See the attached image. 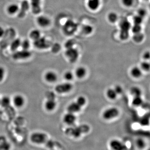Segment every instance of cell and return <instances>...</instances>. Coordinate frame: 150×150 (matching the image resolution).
Segmentation results:
<instances>
[{
	"label": "cell",
	"instance_id": "30bf717a",
	"mask_svg": "<svg viewBox=\"0 0 150 150\" xmlns=\"http://www.w3.org/2000/svg\"><path fill=\"white\" fill-rule=\"evenodd\" d=\"M76 120V117L74 113L68 112L63 117L64 123L69 126H72Z\"/></svg>",
	"mask_w": 150,
	"mask_h": 150
},
{
	"label": "cell",
	"instance_id": "ab89813d",
	"mask_svg": "<svg viewBox=\"0 0 150 150\" xmlns=\"http://www.w3.org/2000/svg\"><path fill=\"white\" fill-rule=\"evenodd\" d=\"M129 31L121 30L120 37L122 40H126L129 38Z\"/></svg>",
	"mask_w": 150,
	"mask_h": 150
},
{
	"label": "cell",
	"instance_id": "277c9868",
	"mask_svg": "<svg viewBox=\"0 0 150 150\" xmlns=\"http://www.w3.org/2000/svg\"><path fill=\"white\" fill-rule=\"evenodd\" d=\"M77 25L71 20H69L65 23L63 27V31L65 34L71 35L74 33L77 29Z\"/></svg>",
	"mask_w": 150,
	"mask_h": 150
},
{
	"label": "cell",
	"instance_id": "cb8c5ba5",
	"mask_svg": "<svg viewBox=\"0 0 150 150\" xmlns=\"http://www.w3.org/2000/svg\"><path fill=\"white\" fill-rule=\"evenodd\" d=\"M120 28L121 30L129 31L131 28V25L130 23L127 20H123L120 23Z\"/></svg>",
	"mask_w": 150,
	"mask_h": 150
},
{
	"label": "cell",
	"instance_id": "6da1fadb",
	"mask_svg": "<svg viewBox=\"0 0 150 150\" xmlns=\"http://www.w3.org/2000/svg\"><path fill=\"white\" fill-rule=\"evenodd\" d=\"M89 127L86 125H82L76 128H70L67 131V134L72 136L74 137L78 138L81 137L83 133H86L89 131Z\"/></svg>",
	"mask_w": 150,
	"mask_h": 150
},
{
	"label": "cell",
	"instance_id": "d6a6232c",
	"mask_svg": "<svg viewBox=\"0 0 150 150\" xmlns=\"http://www.w3.org/2000/svg\"><path fill=\"white\" fill-rule=\"evenodd\" d=\"M142 29V28L141 25L134 24V25L131 28V30L134 34L141 32Z\"/></svg>",
	"mask_w": 150,
	"mask_h": 150
},
{
	"label": "cell",
	"instance_id": "60d3db41",
	"mask_svg": "<svg viewBox=\"0 0 150 150\" xmlns=\"http://www.w3.org/2000/svg\"><path fill=\"white\" fill-rule=\"evenodd\" d=\"M123 5L128 7H130L133 5L134 3V0H121Z\"/></svg>",
	"mask_w": 150,
	"mask_h": 150
},
{
	"label": "cell",
	"instance_id": "5bb4252c",
	"mask_svg": "<svg viewBox=\"0 0 150 150\" xmlns=\"http://www.w3.org/2000/svg\"><path fill=\"white\" fill-rule=\"evenodd\" d=\"M13 103L15 106L17 108H20L22 107L25 103L24 97L20 95H17L14 97Z\"/></svg>",
	"mask_w": 150,
	"mask_h": 150
},
{
	"label": "cell",
	"instance_id": "2e32d148",
	"mask_svg": "<svg viewBox=\"0 0 150 150\" xmlns=\"http://www.w3.org/2000/svg\"><path fill=\"white\" fill-rule=\"evenodd\" d=\"M38 23L40 26L42 27H46L48 26L50 24V20L46 16H40L37 18Z\"/></svg>",
	"mask_w": 150,
	"mask_h": 150
},
{
	"label": "cell",
	"instance_id": "3957f363",
	"mask_svg": "<svg viewBox=\"0 0 150 150\" xmlns=\"http://www.w3.org/2000/svg\"><path fill=\"white\" fill-rule=\"evenodd\" d=\"M119 110L117 108H109L104 110L102 114L103 118L105 120H110L116 118L119 114Z\"/></svg>",
	"mask_w": 150,
	"mask_h": 150
},
{
	"label": "cell",
	"instance_id": "8fae6325",
	"mask_svg": "<svg viewBox=\"0 0 150 150\" xmlns=\"http://www.w3.org/2000/svg\"><path fill=\"white\" fill-rule=\"evenodd\" d=\"M29 4L27 0H24L22 2L21 8L19 10L18 17L19 18H23L25 16L26 12L29 8Z\"/></svg>",
	"mask_w": 150,
	"mask_h": 150
},
{
	"label": "cell",
	"instance_id": "7bdbcfd3",
	"mask_svg": "<svg viewBox=\"0 0 150 150\" xmlns=\"http://www.w3.org/2000/svg\"><path fill=\"white\" fill-rule=\"evenodd\" d=\"M61 49V46L58 43H55L52 46V51L54 53H56L59 51Z\"/></svg>",
	"mask_w": 150,
	"mask_h": 150
},
{
	"label": "cell",
	"instance_id": "836d02e7",
	"mask_svg": "<svg viewBox=\"0 0 150 150\" xmlns=\"http://www.w3.org/2000/svg\"><path fill=\"white\" fill-rule=\"evenodd\" d=\"M64 78L65 80L67 81H71L74 78V75L70 71L66 72L64 74Z\"/></svg>",
	"mask_w": 150,
	"mask_h": 150
},
{
	"label": "cell",
	"instance_id": "484cf974",
	"mask_svg": "<svg viewBox=\"0 0 150 150\" xmlns=\"http://www.w3.org/2000/svg\"><path fill=\"white\" fill-rule=\"evenodd\" d=\"M130 93L134 96H142V90L138 87L134 86L131 88L130 90Z\"/></svg>",
	"mask_w": 150,
	"mask_h": 150
},
{
	"label": "cell",
	"instance_id": "f35d334b",
	"mask_svg": "<svg viewBox=\"0 0 150 150\" xmlns=\"http://www.w3.org/2000/svg\"><path fill=\"white\" fill-rule=\"evenodd\" d=\"M141 69L145 71H149L150 68V65L149 62H142L141 65Z\"/></svg>",
	"mask_w": 150,
	"mask_h": 150
},
{
	"label": "cell",
	"instance_id": "9a60e30c",
	"mask_svg": "<svg viewBox=\"0 0 150 150\" xmlns=\"http://www.w3.org/2000/svg\"><path fill=\"white\" fill-rule=\"evenodd\" d=\"M81 108L76 102H74L71 103L68 105L67 110L68 112L75 114L76 112H79L81 109Z\"/></svg>",
	"mask_w": 150,
	"mask_h": 150
},
{
	"label": "cell",
	"instance_id": "f907efd6",
	"mask_svg": "<svg viewBox=\"0 0 150 150\" xmlns=\"http://www.w3.org/2000/svg\"><path fill=\"white\" fill-rule=\"evenodd\" d=\"M0 101H1V99H0Z\"/></svg>",
	"mask_w": 150,
	"mask_h": 150
},
{
	"label": "cell",
	"instance_id": "83f0119b",
	"mask_svg": "<svg viewBox=\"0 0 150 150\" xmlns=\"http://www.w3.org/2000/svg\"><path fill=\"white\" fill-rule=\"evenodd\" d=\"M11 103V99L8 96L3 97L0 101V104L4 107H6Z\"/></svg>",
	"mask_w": 150,
	"mask_h": 150
},
{
	"label": "cell",
	"instance_id": "7dc6e473",
	"mask_svg": "<svg viewBox=\"0 0 150 150\" xmlns=\"http://www.w3.org/2000/svg\"><path fill=\"white\" fill-rule=\"evenodd\" d=\"M150 57V53L149 51H146V52H145L144 54V55H143V58L146 60H148V59H149Z\"/></svg>",
	"mask_w": 150,
	"mask_h": 150
},
{
	"label": "cell",
	"instance_id": "1f68e13d",
	"mask_svg": "<svg viewBox=\"0 0 150 150\" xmlns=\"http://www.w3.org/2000/svg\"><path fill=\"white\" fill-rule=\"evenodd\" d=\"M76 102L82 107L86 103V99L84 96H79L77 98L76 101Z\"/></svg>",
	"mask_w": 150,
	"mask_h": 150
},
{
	"label": "cell",
	"instance_id": "e575fe53",
	"mask_svg": "<svg viewBox=\"0 0 150 150\" xmlns=\"http://www.w3.org/2000/svg\"><path fill=\"white\" fill-rule=\"evenodd\" d=\"M136 144L137 147L140 149H144L146 146V143L144 140L142 139H137L136 142Z\"/></svg>",
	"mask_w": 150,
	"mask_h": 150
},
{
	"label": "cell",
	"instance_id": "7c38bea8",
	"mask_svg": "<svg viewBox=\"0 0 150 150\" xmlns=\"http://www.w3.org/2000/svg\"><path fill=\"white\" fill-rule=\"evenodd\" d=\"M32 12L38 14L41 11V0H30Z\"/></svg>",
	"mask_w": 150,
	"mask_h": 150
},
{
	"label": "cell",
	"instance_id": "4dcf8cb0",
	"mask_svg": "<svg viewBox=\"0 0 150 150\" xmlns=\"http://www.w3.org/2000/svg\"><path fill=\"white\" fill-rule=\"evenodd\" d=\"M118 17L117 14L114 12H111L108 14V21L111 23H114L117 21Z\"/></svg>",
	"mask_w": 150,
	"mask_h": 150
},
{
	"label": "cell",
	"instance_id": "5b68a950",
	"mask_svg": "<svg viewBox=\"0 0 150 150\" xmlns=\"http://www.w3.org/2000/svg\"><path fill=\"white\" fill-rule=\"evenodd\" d=\"M33 44L35 48L40 49H46L50 47L51 45V42L43 37H40L34 40Z\"/></svg>",
	"mask_w": 150,
	"mask_h": 150
},
{
	"label": "cell",
	"instance_id": "f1b7e54d",
	"mask_svg": "<svg viewBox=\"0 0 150 150\" xmlns=\"http://www.w3.org/2000/svg\"><path fill=\"white\" fill-rule=\"evenodd\" d=\"M30 37L33 40H35L40 37V33L38 30H33L30 33Z\"/></svg>",
	"mask_w": 150,
	"mask_h": 150
},
{
	"label": "cell",
	"instance_id": "74e56055",
	"mask_svg": "<svg viewBox=\"0 0 150 150\" xmlns=\"http://www.w3.org/2000/svg\"><path fill=\"white\" fill-rule=\"evenodd\" d=\"M30 46V43L29 40L27 39H25L21 42V46L23 50H28Z\"/></svg>",
	"mask_w": 150,
	"mask_h": 150
},
{
	"label": "cell",
	"instance_id": "f6af8a7d",
	"mask_svg": "<svg viewBox=\"0 0 150 150\" xmlns=\"http://www.w3.org/2000/svg\"><path fill=\"white\" fill-rule=\"evenodd\" d=\"M115 90V92L117 94V95L121 94L122 93L123 91V88L120 85H117L115 86L114 88H113Z\"/></svg>",
	"mask_w": 150,
	"mask_h": 150
},
{
	"label": "cell",
	"instance_id": "9c48e42d",
	"mask_svg": "<svg viewBox=\"0 0 150 150\" xmlns=\"http://www.w3.org/2000/svg\"><path fill=\"white\" fill-rule=\"evenodd\" d=\"M110 147L112 150H126V146L121 141L117 139H112L109 143Z\"/></svg>",
	"mask_w": 150,
	"mask_h": 150
},
{
	"label": "cell",
	"instance_id": "44dd1931",
	"mask_svg": "<svg viewBox=\"0 0 150 150\" xmlns=\"http://www.w3.org/2000/svg\"><path fill=\"white\" fill-rule=\"evenodd\" d=\"M131 74L133 77L138 79L142 76V69L138 67H134L131 70Z\"/></svg>",
	"mask_w": 150,
	"mask_h": 150
},
{
	"label": "cell",
	"instance_id": "d4e9b609",
	"mask_svg": "<svg viewBox=\"0 0 150 150\" xmlns=\"http://www.w3.org/2000/svg\"><path fill=\"white\" fill-rule=\"evenodd\" d=\"M117 94L113 88H109L106 91V96L109 99L115 100L117 98Z\"/></svg>",
	"mask_w": 150,
	"mask_h": 150
},
{
	"label": "cell",
	"instance_id": "4316f807",
	"mask_svg": "<svg viewBox=\"0 0 150 150\" xmlns=\"http://www.w3.org/2000/svg\"><path fill=\"white\" fill-rule=\"evenodd\" d=\"M143 103V100L141 96H134L132 104L135 106H139Z\"/></svg>",
	"mask_w": 150,
	"mask_h": 150
},
{
	"label": "cell",
	"instance_id": "7a4b0ae2",
	"mask_svg": "<svg viewBox=\"0 0 150 150\" xmlns=\"http://www.w3.org/2000/svg\"><path fill=\"white\" fill-rule=\"evenodd\" d=\"M30 139L31 142L35 144H42L47 141V135L42 132H35L31 134Z\"/></svg>",
	"mask_w": 150,
	"mask_h": 150
},
{
	"label": "cell",
	"instance_id": "8d00e7d4",
	"mask_svg": "<svg viewBox=\"0 0 150 150\" xmlns=\"http://www.w3.org/2000/svg\"><path fill=\"white\" fill-rule=\"evenodd\" d=\"M143 18L139 16H135L133 18V22H134V24L141 25L143 21Z\"/></svg>",
	"mask_w": 150,
	"mask_h": 150
},
{
	"label": "cell",
	"instance_id": "ba28073f",
	"mask_svg": "<svg viewBox=\"0 0 150 150\" xmlns=\"http://www.w3.org/2000/svg\"><path fill=\"white\" fill-rule=\"evenodd\" d=\"M65 55L71 63H74L79 58V53L76 48H71L67 49L65 52Z\"/></svg>",
	"mask_w": 150,
	"mask_h": 150
},
{
	"label": "cell",
	"instance_id": "d590c367",
	"mask_svg": "<svg viewBox=\"0 0 150 150\" xmlns=\"http://www.w3.org/2000/svg\"><path fill=\"white\" fill-rule=\"evenodd\" d=\"M93 28L89 25H84L82 28V30L84 34H89L93 31Z\"/></svg>",
	"mask_w": 150,
	"mask_h": 150
},
{
	"label": "cell",
	"instance_id": "603a6c76",
	"mask_svg": "<svg viewBox=\"0 0 150 150\" xmlns=\"http://www.w3.org/2000/svg\"><path fill=\"white\" fill-rule=\"evenodd\" d=\"M19 8L18 6L16 4H12L8 6L7 11L10 14H14L18 11Z\"/></svg>",
	"mask_w": 150,
	"mask_h": 150
},
{
	"label": "cell",
	"instance_id": "d6986e66",
	"mask_svg": "<svg viewBox=\"0 0 150 150\" xmlns=\"http://www.w3.org/2000/svg\"><path fill=\"white\" fill-rule=\"evenodd\" d=\"M87 71L85 67H79L77 68L75 71V74L79 79H83L86 74Z\"/></svg>",
	"mask_w": 150,
	"mask_h": 150
},
{
	"label": "cell",
	"instance_id": "681fc988",
	"mask_svg": "<svg viewBox=\"0 0 150 150\" xmlns=\"http://www.w3.org/2000/svg\"><path fill=\"white\" fill-rule=\"evenodd\" d=\"M146 1H148V0H146Z\"/></svg>",
	"mask_w": 150,
	"mask_h": 150
},
{
	"label": "cell",
	"instance_id": "c3c4849f",
	"mask_svg": "<svg viewBox=\"0 0 150 150\" xmlns=\"http://www.w3.org/2000/svg\"><path fill=\"white\" fill-rule=\"evenodd\" d=\"M5 32V31L4 28L0 26V38L3 37L4 34Z\"/></svg>",
	"mask_w": 150,
	"mask_h": 150
},
{
	"label": "cell",
	"instance_id": "b9f144b4",
	"mask_svg": "<svg viewBox=\"0 0 150 150\" xmlns=\"http://www.w3.org/2000/svg\"><path fill=\"white\" fill-rule=\"evenodd\" d=\"M75 43L74 40H69L66 42L65 43V48L68 49L74 47V45Z\"/></svg>",
	"mask_w": 150,
	"mask_h": 150
},
{
	"label": "cell",
	"instance_id": "8992f818",
	"mask_svg": "<svg viewBox=\"0 0 150 150\" xmlns=\"http://www.w3.org/2000/svg\"><path fill=\"white\" fill-rule=\"evenodd\" d=\"M72 88V85L69 83L67 82L57 85L55 87V90L57 93L64 94L69 92Z\"/></svg>",
	"mask_w": 150,
	"mask_h": 150
},
{
	"label": "cell",
	"instance_id": "e0dca14e",
	"mask_svg": "<svg viewBox=\"0 0 150 150\" xmlns=\"http://www.w3.org/2000/svg\"><path fill=\"white\" fill-rule=\"evenodd\" d=\"M56 106V103L54 98H50L45 102V108L47 111H53L55 109Z\"/></svg>",
	"mask_w": 150,
	"mask_h": 150
},
{
	"label": "cell",
	"instance_id": "4fadbf2b",
	"mask_svg": "<svg viewBox=\"0 0 150 150\" xmlns=\"http://www.w3.org/2000/svg\"><path fill=\"white\" fill-rule=\"evenodd\" d=\"M44 79L46 81L50 83L56 82L58 80V76L56 73L52 71H49L44 75Z\"/></svg>",
	"mask_w": 150,
	"mask_h": 150
},
{
	"label": "cell",
	"instance_id": "ffe728a7",
	"mask_svg": "<svg viewBox=\"0 0 150 150\" xmlns=\"http://www.w3.org/2000/svg\"><path fill=\"white\" fill-rule=\"evenodd\" d=\"M11 145L4 137H0V150H9Z\"/></svg>",
	"mask_w": 150,
	"mask_h": 150
},
{
	"label": "cell",
	"instance_id": "ac0fdd59",
	"mask_svg": "<svg viewBox=\"0 0 150 150\" xmlns=\"http://www.w3.org/2000/svg\"><path fill=\"white\" fill-rule=\"evenodd\" d=\"M87 5L91 10H96L100 5V0H88Z\"/></svg>",
	"mask_w": 150,
	"mask_h": 150
},
{
	"label": "cell",
	"instance_id": "ee69618b",
	"mask_svg": "<svg viewBox=\"0 0 150 150\" xmlns=\"http://www.w3.org/2000/svg\"><path fill=\"white\" fill-rule=\"evenodd\" d=\"M146 14V10L144 8H140L138 11V15L144 18Z\"/></svg>",
	"mask_w": 150,
	"mask_h": 150
},
{
	"label": "cell",
	"instance_id": "52a82bcc",
	"mask_svg": "<svg viewBox=\"0 0 150 150\" xmlns=\"http://www.w3.org/2000/svg\"><path fill=\"white\" fill-rule=\"evenodd\" d=\"M32 55V53L28 50H23L16 51L13 54V58L15 60H23L29 58Z\"/></svg>",
	"mask_w": 150,
	"mask_h": 150
},
{
	"label": "cell",
	"instance_id": "bcb514c9",
	"mask_svg": "<svg viewBox=\"0 0 150 150\" xmlns=\"http://www.w3.org/2000/svg\"><path fill=\"white\" fill-rule=\"evenodd\" d=\"M5 74V71L4 69L2 67H0V82L4 79Z\"/></svg>",
	"mask_w": 150,
	"mask_h": 150
},
{
	"label": "cell",
	"instance_id": "f546056e",
	"mask_svg": "<svg viewBox=\"0 0 150 150\" xmlns=\"http://www.w3.org/2000/svg\"><path fill=\"white\" fill-rule=\"evenodd\" d=\"M144 34H142L141 32L135 33L133 36V40L137 43H140L142 42V40H144Z\"/></svg>",
	"mask_w": 150,
	"mask_h": 150
},
{
	"label": "cell",
	"instance_id": "7402d4cb",
	"mask_svg": "<svg viewBox=\"0 0 150 150\" xmlns=\"http://www.w3.org/2000/svg\"><path fill=\"white\" fill-rule=\"evenodd\" d=\"M21 40L19 38L13 39L11 42L10 48L11 51H16L17 50L21 45Z\"/></svg>",
	"mask_w": 150,
	"mask_h": 150
}]
</instances>
